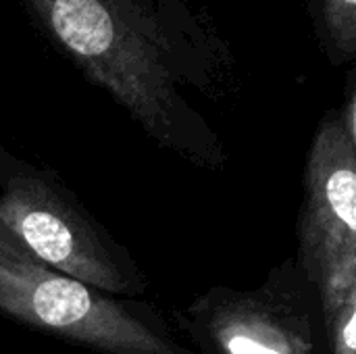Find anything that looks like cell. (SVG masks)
Segmentation results:
<instances>
[{"label":"cell","instance_id":"obj_1","mask_svg":"<svg viewBox=\"0 0 356 354\" xmlns=\"http://www.w3.org/2000/svg\"><path fill=\"white\" fill-rule=\"evenodd\" d=\"M40 35L161 148L204 171L229 163L184 90L219 94L229 48L190 0H19Z\"/></svg>","mask_w":356,"mask_h":354},{"label":"cell","instance_id":"obj_2","mask_svg":"<svg viewBox=\"0 0 356 354\" xmlns=\"http://www.w3.org/2000/svg\"><path fill=\"white\" fill-rule=\"evenodd\" d=\"M0 221L50 271L123 298H142L148 280L131 252L86 209L48 165L0 144Z\"/></svg>","mask_w":356,"mask_h":354},{"label":"cell","instance_id":"obj_3","mask_svg":"<svg viewBox=\"0 0 356 354\" xmlns=\"http://www.w3.org/2000/svg\"><path fill=\"white\" fill-rule=\"evenodd\" d=\"M0 317L96 354H196L152 303L46 267L0 265Z\"/></svg>","mask_w":356,"mask_h":354},{"label":"cell","instance_id":"obj_4","mask_svg":"<svg viewBox=\"0 0 356 354\" xmlns=\"http://www.w3.org/2000/svg\"><path fill=\"white\" fill-rule=\"evenodd\" d=\"M298 252L317 288L325 325L356 317V88L350 73L340 108L323 115L305 165Z\"/></svg>","mask_w":356,"mask_h":354},{"label":"cell","instance_id":"obj_5","mask_svg":"<svg viewBox=\"0 0 356 354\" xmlns=\"http://www.w3.org/2000/svg\"><path fill=\"white\" fill-rule=\"evenodd\" d=\"M173 325L196 354H330L319 292L296 257L254 288H209L175 311Z\"/></svg>","mask_w":356,"mask_h":354},{"label":"cell","instance_id":"obj_6","mask_svg":"<svg viewBox=\"0 0 356 354\" xmlns=\"http://www.w3.org/2000/svg\"><path fill=\"white\" fill-rule=\"evenodd\" d=\"M321 52L334 67L356 58V0H307Z\"/></svg>","mask_w":356,"mask_h":354},{"label":"cell","instance_id":"obj_7","mask_svg":"<svg viewBox=\"0 0 356 354\" xmlns=\"http://www.w3.org/2000/svg\"><path fill=\"white\" fill-rule=\"evenodd\" d=\"M0 265H19V267H42L35 257L10 234V230L0 221Z\"/></svg>","mask_w":356,"mask_h":354}]
</instances>
